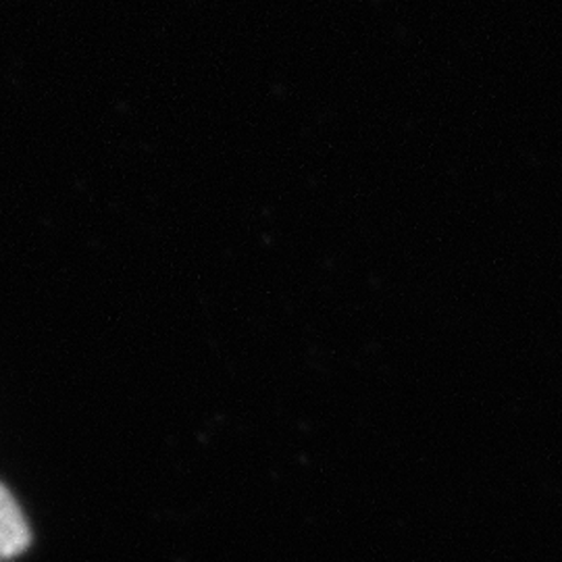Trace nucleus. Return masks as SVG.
I'll return each instance as SVG.
<instances>
[{
  "mask_svg": "<svg viewBox=\"0 0 562 562\" xmlns=\"http://www.w3.org/2000/svg\"><path fill=\"white\" fill-rule=\"evenodd\" d=\"M32 543V531L13 494L0 483V562L21 557Z\"/></svg>",
  "mask_w": 562,
  "mask_h": 562,
  "instance_id": "nucleus-1",
  "label": "nucleus"
}]
</instances>
